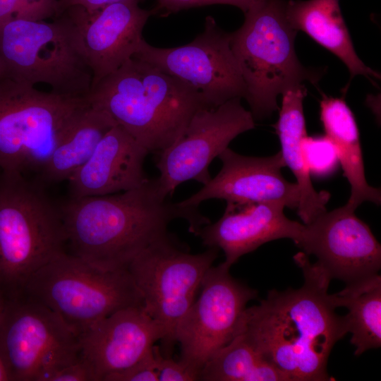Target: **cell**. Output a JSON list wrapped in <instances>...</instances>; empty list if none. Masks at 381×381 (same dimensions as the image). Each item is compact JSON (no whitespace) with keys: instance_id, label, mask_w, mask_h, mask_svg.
I'll return each instance as SVG.
<instances>
[{"instance_id":"obj_1","label":"cell","mask_w":381,"mask_h":381,"mask_svg":"<svg viewBox=\"0 0 381 381\" xmlns=\"http://www.w3.org/2000/svg\"><path fill=\"white\" fill-rule=\"evenodd\" d=\"M294 260L304 283L299 289L270 291L258 305L246 308L241 334L289 381H328L327 361L334 344L346 334L343 316L335 313L328 287L332 280L303 251Z\"/></svg>"},{"instance_id":"obj_2","label":"cell","mask_w":381,"mask_h":381,"mask_svg":"<svg viewBox=\"0 0 381 381\" xmlns=\"http://www.w3.org/2000/svg\"><path fill=\"white\" fill-rule=\"evenodd\" d=\"M64 251L99 268L127 269L131 262L166 236L169 224L181 219L195 236L210 219L198 207L167 200L157 179L135 188L71 198L60 206Z\"/></svg>"},{"instance_id":"obj_3","label":"cell","mask_w":381,"mask_h":381,"mask_svg":"<svg viewBox=\"0 0 381 381\" xmlns=\"http://www.w3.org/2000/svg\"><path fill=\"white\" fill-rule=\"evenodd\" d=\"M149 153H160L202 105L196 94L153 65L132 56L85 97Z\"/></svg>"},{"instance_id":"obj_4","label":"cell","mask_w":381,"mask_h":381,"mask_svg":"<svg viewBox=\"0 0 381 381\" xmlns=\"http://www.w3.org/2000/svg\"><path fill=\"white\" fill-rule=\"evenodd\" d=\"M286 1L264 0L244 13L243 25L231 34V47L245 87V99L255 120L279 109L277 99L304 80L316 85L321 75L297 58V31L288 22Z\"/></svg>"},{"instance_id":"obj_5","label":"cell","mask_w":381,"mask_h":381,"mask_svg":"<svg viewBox=\"0 0 381 381\" xmlns=\"http://www.w3.org/2000/svg\"><path fill=\"white\" fill-rule=\"evenodd\" d=\"M60 207L22 174L0 179V294L4 301L23 294L30 278L64 251Z\"/></svg>"},{"instance_id":"obj_6","label":"cell","mask_w":381,"mask_h":381,"mask_svg":"<svg viewBox=\"0 0 381 381\" xmlns=\"http://www.w3.org/2000/svg\"><path fill=\"white\" fill-rule=\"evenodd\" d=\"M0 67L6 77L51 92L85 97L92 73L78 27L66 11L50 21L15 19L0 26Z\"/></svg>"},{"instance_id":"obj_7","label":"cell","mask_w":381,"mask_h":381,"mask_svg":"<svg viewBox=\"0 0 381 381\" xmlns=\"http://www.w3.org/2000/svg\"><path fill=\"white\" fill-rule=\"evenodd\" d=\"M23 294L52 310L78 337L119 310L144 306L128 269L104 270L65 251L32 274Z\"/></svg>"},{"instance_id":"obj_8","label":"cell","mask_w":381,"mask_h":381,"mask_svg":"<svg viewBox=\"0 0 381 381\" xmlns=\"http://www.w3.org/2000/svg\"><path fill=\"white\" fill-rule=\"evenodd\" d=\"M0 78V168L5 172L40 171L63 133L87 104Z\"/></svg>"},{"instance_id":"obj_9","label":"cell","mask_w":381,"mask_h":381,"mask_svg":"<svg viewBox=\"0 0 381 381\" xmlns=\"http://www.w3.org/2000/svg\"><path fill=\"white\" fill-rule=\"evenodd\" d=\"M219 249L192 254L169 234L138 254L127 269L147 314L163 329L162 353L171 356L177 327L191 306Z\"/></svg>"},{"instance_id":"obj_10","label":"cell","mask_w":381,"mask_h":381,"mask_svg":"<svg viewBox=\"0 0 381 381\" xmlns=\"http://www.w3.org/2000/svg\"><path fill=\"white\" fill-rule=\"evenodd\" d=\"M0 357L9 381H48L80 358L78 338L52 310L25 294L4 301Z\"/></svg>"},{"instance_id":"obj_11","label":"cell","mask_w":381,"mask_h":381,"mask_svg":"<svg viewBox=\"0 0 381 381\" xmlns=\"http://www.w3.org/2000/svg\"><path fill=\"white\" fill-rule=\"evenodd\" d=\"M158 68L193 91L205 108L245 97L246 87L231 47V34L210 16L187 44L159 48L144 39L133 56Z\"/></svg>"},{"instance_id":"obj_12","label":"cell","mask_w":381,"mask_h":381,"mask_svg":"<svg viewBox=\"0 0 381 381\" xmlns=\"http://www.w3.org/2000/svg\"><path fill=\"white\" fill-rule=\"evenodd\" d=\"M222 263L207 271L200 293L180 321V360L199 372L236 335L247 303L258 291L234 279Z\"/></svg>"},{"instance_id":"obj_13","label":"cell","mask_w":381,"mask_h":381,"mask_svg":"<svg viewBox=\"0 0 381 381\" xmlns=\"http://www.w3.org/2000/svg\"><path fill=\"white\" fill-rule=\"evenodd\" d=\"M233 98L214 108H200L180 136L159 153L157 178L168 197L182 183L194 180L203 185L211 176L209 167L238 135L255 128L250 111Z\"/></svg>"},{"instance_id":"obj_14","label":"cell","mask_w":381,"mask_h":381,"mask_svg":"<svg viewBox=\"0 0 381 381\" xmlns=\"http://www.w3.org/2000/svg\"><path fill=\"white\" fill-rule=\"evenodd\" d=\"M345 205L304 224L296 245L316 262L331 279L346 284L378 274L381 246L369 226Z\"/></svg>"},{"instance_id":"obj_15","label":"cell","mask_w":381,"mask_h":381,"mask_svg":"<svg viewBox=\"0 0 381 381\" xmlns=\"http://www.w3.org/2000/svg\"><path fill=\"white\" fill-rule=\"evenodd\" d=\"M222 166L218 174L196 193L178 202L198 207L205 200L222 199L231 202L279 203L297 209L300 193L296 183L282 175L286 167L281 152L269 157L240 155L229 147L218 156Z\"/></svg>"},{"instance_id":"obj_16","label":"cell","mask_w":381,"mask_h":381,"mask_svg":"<svg viewBox=\"0 0 381 381\" xmlns=\"http://www.w3.org/2000/svg\"><path fill=\"white\" fill-rule=\"evenodd\" d=\"M138 0H122L88 12L79 6L66 11L80 32L92 73V87L131 59L143 40L142 33L154 10Z\"/></svg>"},{"instance_id":"obj_17","label":"cell","mask_w":381,"mask_h":381,"mask_svg":"<svg viewBox=\"0 0 381 381\" xmlns=\"http://www.w3.org/2000/svg\"><path fill=\"white\" fill-rule=\"evenodd\" d=\"M164 337L162 327L144 306H131L100 320L78 336L80 358L94 381H103L138 361Z\"/></svg>"},{"instance_id":"obj_18","label":"cell","mask_w":381,"mask_h":381,"mask_svg":"<svg viewBox=\"0 0 381 381\" xmlns=\"http://www.w3.org/2000/svg\"><path fill=\"white\" fill-rule=\"evenodd\" d=\"M284 207L279 203L227 202L222 216L195 236L204 246L221 249L225 255L222 263L231 268L241 256L267 242L299 241L304 224L286 217Z\"/></svg>"},{"instance_id":"obj_19","label":"cell","mask_w":381,"mask_h":381,"mask_svg":"<svg viewBox=\"0 0 381 381\" xmlns=\"http://www.w3.org/2000/svg\"><path fill=\"white\" fill-rule=\"evenodd\" d=\"M148 154L125 129L115 125L67 180L69 198L105 195L139 187L149 179L143 168Z\"/></svg>"},{"instance_id":"obj_20","label":"cell","mask_w":381,"mask_h":381,"mask_svg":"<svg viewBox=\"0 0 381 381\" xmlns=\"http://www.w3.org/2000/svg\"><path fill=\"white\" fill-rule=\"evenodd\" d=\"M306 95L304 85L283 93L279 119L275 125L281 143L280 152L286 167L295 176L299 188L297 210L303 224H309L326 212V205L330 198L327 191L318 192L314 188L304 156L302 141L307 133L303 102Z\"/></svg>"},{"instance_id":"obj_21","label":"cell","mask_w":381,"mask_h":381,"mask_svg":"<svg viewBox=\"0 0 381 381\" xmlns=\"http://www.w3.org/2000/svg\"><path fill=\"white\" fill-rule=\"evenodd\" d=\"M286 17L291 26L303 31L315 42L336 55L347 67L351 78L363 75L380 78L355 52L349 30L341 12L339 0H290L285 4Z\"/></svg>"},{"instance_id":"obj_22","label":"cell","mask_w":381,"mask_h":381,"mask_svg":"<svg viewBox=\"0 0 381 381\" xmlns=\"http://www.w3.org/2000/svg\"><path fill=\"white\" fill-rule=\"evenodd\" d=\"M320 114L325 136L332 143L350 184V196L344 205L353 210L364 202L380 205V190L370 186L365 179L359 131L352 111L344 98L324 95Z\"/></svg>"},{"instance_id":"obj_23","label":"cell","mask_w":381,"mask_h":381,"mask_svg":"<svg viewBox=\"0 0 381 381\" xmlns=\"http://www.w3.org/2000/svg\"><path fill=\"white\" fill-rule=\"evenodd\" d=\"M115 125L108 114L87 102L74 116L40 170L42 180L47 183L68 180L89 159L102 137Z\"/></svg>"},{"instance_id":"obj_24","label":"cell","mask_w":381,"mask_h":381,"mask_svg":"<svg viewBox=\"0 0 381 381\" xmlns=\"http://www.w3.org/2000/svg\"><path fill=\"white\" fill-rule=\"evenodd\" d=\"M334 306L348 310L344 315L354 354L381 346V277L375 274L346 284L344 289L331 294Z\"/></svg>"},{"instance_id":"obj_25","label":"cell","mask_w":381,"mask_h":381,"mask_svg":"<svg viewBox=\"0 0 381 381\" xmlns=\"http://www.w3.org/2000/svg\"><path fill=\"white\" fill-rule=\"evenodd\" d=\"M202 381H289L240 334L214 353L200 371Z\"/></svg>"},{"instance_id":"obj_26","label":"cell","mask_w":381,"mask_h":381,"mask_svg":"<svg viewBox=\"0 0 381 381\" xmlns=\"http://www.w3.org/2000/svg\"><path fill=\"white\" fill-rule=\"evenodd\" d=\"M59 15V0H0V26L15 19L47 20Z\"/></svg>"},{"instance_id":"obj_27","label":"cell","mask_w":381,"mask_h":381,"mask_svg":"<svg viewBox=\"0 0 381 381\" xmlns=\"http://www.w3.org/2000/svg\"><path fill=\"white\" fill-rule=\"evenodd\" d=\"M304 156L310 174L325 176L331 174L339 162L335 149L325 135L304 137L302 141Z\"/></svg>"},{"instance_id":"obj_28","label":"cell","mask_w":381,"mask_h":381,"mask_svg":"<svg viewBox=\"0 0 381 381\" xmlns=\"http://www.w3.org/2000/svg\"><path fill=\"white\" fill-rule=\"evenodd\" d=\"M158 381H195L199 380V372L180 359L164 356L159 346L154 345Z\"/></svg>"},{"instance_id":"obj_29","label":"cell","mask_w":381,"mask_h":381,"mask_svg":"<svg viewBox=\"0 0 381 381\" xmlns=\"http://www.w3.org/2000/svg\"><path fill=\"white\" fill-rule=\"evenodd\" d=\"M264 0H157L155 13L169 15L194 7L214 4L231 5L240 8L243 13L253 9Z\"/></svg>"},{"instance_id":"obj_30","label":"cell","mask_w":381,"mask_h":381,"mask_svg":"<svg viewBox=\"0 0 381 381\" xmlns=\"http://www.w3.org/2000/svg\"><path fill=\"white\" fill-rule=\"evenodd\" d=\"M103 381H158L153 347L133 365L107 375Z\"/></svg>"},{"instance_id":"obj_31","label":"cell","mask_w":381,"mask_h":381,"mask_svg":"<svg viewBox=\"0 0 381 381\" xmlns=\"http://www.w3.org/2000/svg\"><path fill=\"white\" fill-rule=\"evenodd\" d=\"M48 381H94L87 365L80 358L56 371Z\"/></svg>"},{"instance_id":"obj_32","label":"cell","mask_w":381,"mask_h":381,"mask_svg":"<svg viewBox=\"0 0 381 381\" xmlns=\"http://www.w3.org/2000/svg\"><path fill=\"white\" fill-rule=\"evenodd\" d=\"M122 0H59V15L73 6H79L88 12L98 11L104 6ZM141 1L142 0H138Z\"/></svg>"},{"instance_id":"obj_33","label":"cell","mask_w":381,"mask_h":381,"mask_svg":"<svg viewBox=\"0 0 381 381\" xmlns=\"http://www.w3.org/2000/svg\"><path fill=\"white\" fill-rule=\"evenodd\" d=\"M0 381H9V378L0 357Z\"/></svg>"},{"instance_id":"obj_34","label":"cell","mask_w":381,"mask_h":381,"mask_svg":"<svg viewBox=\"0 0 381 381\" xmlns=\"http://www.w3.org/2000/svg\"><path fill=\"white\" fill-rule=\"evenodd\" d=\"M4 304V299L3 296H1V294H0V312L3 308Z\"/></svg>"},{"instance_id":"obj_35","label":"cell","mask_w":381,"mask_h":381,"mask_svg":"<svg viewBox=\"0 0 381 381\" xmlns=\"http://www.w3.org/2000/svg\"><path fill=\"white\" fill-rule=\"evenodd\" d=\"M2 78V73H1V67H0V78Z\"/></svg>"}]
</instances>
